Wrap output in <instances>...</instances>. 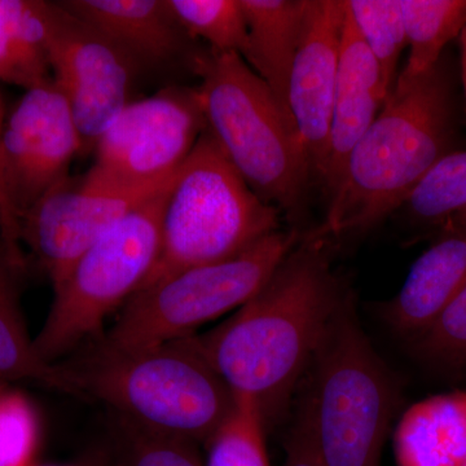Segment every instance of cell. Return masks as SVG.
I'll return each mask as SVG.
<instances>
[{
    "mask_svg": "<svg viewBox=\"0 0 466 466\" xmlns=\"http://www.w3.org/2000/svg\"><path fill=\"white\" fill-rule=\"evenodd\" d=\"M3 248L2 245H0V253H2Z\"/></svg>",
    "mask_w": 466,
    "mask_h": 466,
    "instance_id": "obj_32",
    "label": "cell"
},
{
    "mask_svg": "<svg viewBox=\"0 0 466 466\" xmlns=\"http://www.w3.org/2000/svg\"><path fill=\"white\" fill-rule=\"evenodd\" d=\"M173 177L139 186L116 179L92 165L85 174L69 175L52 187L20 218L21 241L41 263L52 289L63 283L85 250Z\"/></svg>",
    "mask_w": 466,
    "mask_h": 466,
    "instance_id": "obj_9",
    "label": "cell"
},
{
    "mask_svg": "<svg viewBox=\"0 0 466 466\" xmlns=\"http://www.w3.org/2000/svg\"><path fill=\"white\" fill-rule=\"evenodd\" d=\"M464 466H466V462H465Z\"/></svg>",
    "mask_w": 466,
    "mask_h": 466,
    "instance_id": "obj_33",
    "label": "cell"
},
{
    "mask_svg": "<svg viewBox=\"0 0 466 466\" xmlns=\"http://www.w3.org/2000/svg\"><path fill=\"white\" fill-rule=\"evenodd\" d=\"M38 422L23 394L0 388V466H30Z\"/></svg>",
    "mask_w": 466,
    "mask_h": 466,
    "instance_id": "obj_26",
    "label": "cell"
},
{
    "mask_svg": "<svg viewBox=\"0 0 466 466\" xmlns=\"http://www.w3.org/2000/svg\"><path fill=\"white\" fill-rule=\"evenodd\" d=\"M415 349L426 360L447 368H466V287L433 323L416 337Z\"/></svg>",
    "mask_w": 466,
    "mask_h": 466,
    "instance_id": "obj_25",
    "label": "cell"
},
{
    "mask_svg": "<svg viewBox=\"0 0 466 466\" xmlns=\"http://www.w3.org/2000/svg\"><path fill=\"white\" fill-rule=\"evenodd\" d=\"M407 63L394 87H404L433 69L443 50L466 25V0H400Z\"/></svg>",
    "mask_w": 466,
    "mask_h": 466,
    "instance_id": "obj_20",
    "label": "cell"
},
{
    "mask_svg": "<svg viewBox=\"0 0 466 466\" xmlns=\"http://www.w3.org/2000/svg\"><path fill=\"white\" fill-rule=\"evenodd\" d=\"M205 131L198 87H167L125 106L95 147L94 167L128 184L167 182Z\"/></svg>",
    "mask_w": 466,
    "mask_h": 466,
    "instance_id": "obj_10",
    "label": "cell"
},
{
    "mask_svg": "<svg viewBox=\"0 0 466 466\" xmlns=\"http://www.w3.org/2000/svg\"><path fill=\"white\" fill-rule=\"evenodd\" d=\"M173 179L95 241L54 288L50 312L33 339L43 360L56 364L58 358L99 337L106 318L146 283L158 259L162 210Z\"/></svg>",
    "mask_w": 466,
    "mask_h": 466,
    "instance_id": "obj_8",
    "label": "cell"
},
{
    "mask_svg": "<svg viewBox=\"0 0 466 466\" xmlns=\"http://www.w3.org/2000/svg\"><path fill=\"white\" fill-rule=\"evenodd\" d=\"M127 426L134 441L130 466H202L191 441L162 437Z\"/></svg>",
    "mask_w": 466,
    "mask_h": 466,
    "instance_id": "obj_27",
    "label": "cell"
},
{
    "mask_svg": "<svg viewBox=\"0 0 466 466\" xmlns=\"http://www.w3.org/2000/svg\"><path fill=\"white\" fill-rule=\"evenodd\" d=\"M352 23L372 52L390 95L398 78V64L407 46L400 0H345ZM389 97V96H388Z\"/></svg>",
    "mask_w": 466,
    "mask_h": 466,
    "instance_id": "obj_23",
    "label": "cell"
},
{
    "mask_svg": "<svg viewBox=\"0 0 466 466\" xmlns=\"http://www.w3.org/2000/svg\"><path fill=\"white\" fill-rule=\"evenodd\" d=\"M47 56L51 79L69 104L82 155L95 150L101 135L131 103L137 66L106 36L47 2Z\"/></svg>",
    "mask_w": 466,
    "mask_h": 466,
    "instance_id": "obj_11",
    "label": "cell"
},
{
    "mask_svg": "<svg viewBox=\"0 0 466 466\" xmlns=\"http://www.w3.org/2000/svg\"><path fill=\"white\" fill-rule=\"evenodd\" d=\"M5 119V106H3L2 96H0V137H2ZM0 245H2L5 257L12 267L20 271L25 265L23 241H21L20 219H18L16 211L12 208L7 192H5V179H3L2 150H0Z\"/></svg>",
    "mask_w": 466,
    "mask_h": 466,
    "instance_id": "obj_28",
    "label": "cell"
},
{
    "mask_svg": "<svg viewBox=\"0 0 466 466\" xmlns=\"http://www.w3.org/2000/svg\"><path fill=\"white\" fill-rule=\"evenodd\" d=\"M0 150L5 192L20 219L69 177L73 161L82 155L69 104L52 79L25 90L5 116Z\"/></svg>",
    "mask_w": 466,
    "mask_h": 466,
    "instance_id": "obj_12",
    "label": "cell"
},
{
    "mask_svg": "<svg viewBox=\"0 0 466 466\" xmlns=\"http://www.w3.org/2000/svg\"><path fill=\"white\" fill-rule=\"evenodd\" d=\"M453 133L452 76L441 56L412 84L392 88L349 156L323 225L309 235L327 241L372 229L403 207L422 177L451 153Z\"/></svg>",
    "mask_w": 466,
    "mask_h": 466,
    "instance_id": "obj_2",
    "label": "cell"
},
{
    "mask_svg": "<svg viewBox=\"0 0 466 466\" xmlns=\"http://www.w3.org/2000/svg\"><path fill=\"white\" fill-rule=\"evenodd\" d=\"M248 26L244 60L274 95L288 124L291 70L302 36L306 0H240Z\"/></svg>",
    "mask_w": 466,
    "mask_h": 466,
    "instance_id": "obj_17",
    "label": "cell"
},
{
    "mask_svg": "<svg viewBox=\"0 0 466 466\" xmlns=\"http://www.w3.org/2000/svg\"><path fill=\"white\" fill-rule=\"evenodd\" d=\"M447 226L458 227V228L465 229L466 231V208H461L455 216L451 218Z\"/></svg>",
    "mask_w": 466,
    "mask_h": 466,
    "instance_id": "obj_31",
    "label": "cell"
},
{
    "mask_svg": "<svg viewBox=\"0 0 466 466\" xmlns=\"http://www.w3.org/2000/svg\"><path fill=\"white\" fill-rule=\"evenodd\" d=\"M235 397L231 415L208 441L207 466H271L258 404L248 395Z\"/></svg>",
    "mask_w": 466,
    "mask_h": 466,
    "instance_id": "obj_24",
    "label": "cell"
},
{
    "mask_svg": "<svg viewBox=\"0 0 466 466\" xmlns=\"http://www.w3.org/2000/svg\"><path fill=\"white\" fill-rule=\"evenodd\" d=\"M412 223L446 227L466 208V150L441 158L408 196L403 207Z\"/></svg>",
    "mask_w": 466,
    "mask_h": 466,
    "instance_id": "obj_21",
    "label": "cell"
},
{
    "mask_svg": "<svg viewBox=\"0 0 466 466\" xmlns=\"http://www.w3.org/2000/svg\"><path fill=\"white\" fill-rule=\"evenodd\" d=\"M50 79L47 2L0 0V81L29 90Z\"/></svg>",
    "mask_w": 466,
    "mask_h": 466,
    "instance_id": "obj_19",
    "label": "cell"
},
{
    "mask_svg": "<svg viewBox=\"0 0 466 466\" xmlns=\"http://www.w3.org/2000/svg\"><path fill=\"white\" fill-rule=\"evenodd\" d=\"M299 240V229H279L232 258L183 269L144 287L95 346L121 354L195 336L201 325L248 302Z\"/></svg>",
    "mask_w": 466,
    "mask_h": 466,
    "instance_id": "obj_7",
    "label": "cell"
},
{
    "mask_svg": "<svg viewBox=\"0 0 466 466\" xmlns=\"http://www.w3.org/2000/svg\"><path fill=\"white\" fill-rule=\"evenodd\" d=\"M189 69L200 79L208 133L251 191L297 229L308 214L311 168L268 86L238 54L201 48Z\"/></svg>",
    "mask_w": 466,
    "mask_h": 466,
    "instance_id": "obj_4",
    "label": "cell"
},
{
    "mask_svg": "<svg viewBox=\"0 0 466 466\" xmlns=\"http://www.w3.org/2000/svg\"><path fill=\"white\" fill-rule=\"evenodd\" d=\"M325 240L306 235L231 318L196 336L235 394L253 398L266 429L280 421L348 288Z\"/></svg>",
    "mask_w": 466,
    "mask_h": 466,
    "instance_id": "obj_1",
    "label": "cell"
},
{
    "mask_svg": "<svg viewBox=\"0 0 466 466\" xmlns=\"http://www.w3.org/2000/svg\"><path fill=\"white\" fill-rule=\"evenodd\" d=\"M171 11L195 42L219 54L248 52V26L240 0H167Z\"/></svg>",
    "mask_w": 466,
    "mask_h": 466,
    "instance_id": "obj_22",
    "label": "cell"
},
{
    "mask_svg": "<svg viewBox=\"0 0 466 466\" xmlns=\"http://www.w3.org/2000/svg\"><path fill=\"white\" fill-rule=\"evenodd\" d=\"M280 218L205 131L168 188L158 259L140 289L183 269L238 256L281 229Z\"/></svg>",
    "mask_w": 466,
    "mask_h": 466,
    "instance_id": "obj_6",
    "label": "cell"
},
{
    "mask_svg": "<svg viewBox=\"0 0 466 466\" xmlns=\"http://www.w3.org/2000/svg\"><path fill=\"white\" fill-rule=\"evenodd\" d=\"M285 452L287 455L284 466H323L315 452L308 416L300 404L289 438L285 444Z\"/></svg>",
    "mask_w": 466,
    "mask_h": 466,
    "instance_id": "obj_29",
    "label": "cell"
},
{
    "mask_svg": "<svg viewBox=\"0 0 466 466\" xmlns=\"http://www.w3.org/2000/svg\"><path fill=\"white\" fill-rule=\"evenodd\" d=\"M86 397L115 408L126 424L162 437L210 441L231 415L235 392L196 336L135 352L92 348L64 364Z\"/></svg>",
    "mask_w": 466,
    "mask_h": 466,
    "instance_id": "obj_3",
    "label": "cell"
},
{
    "mask_svg": "<svg viewBox=\"0 0 466 466\" xmlns=\"http://www.w3.org/2000/svg\"><path fill=\"white\" fill-rule=\"evenodd\" d=\"M444 228L410 267L400 293L382 308L386 323L410 339L424 332L466 287V231Z\"/></svg>",
    "mask_w": 466,
    "mask_h": 466,
    "instance_id": "obj_16",
    "label": "cell"
},
{
    "mask_svg": "<svg viewBox=\"0 0 466 466\" xmlns=\"http://www.w3.org/2000/svg\"><path fill=\"white\" fill-rule=\"evenodd\" d=\"M388 96L379 64L346 8L334 92L329 156L323 182L328 196L339 186L349 156L376 121Z\"/></svg>",
    "mask_w": 466,
    "mask_h": 466,
    "instance_id": "obj_15",
    "label": "cell"
},
{
    "mask_svg": "<svg viewBox=\"0 0 466 466\" xmlns=\"http://www.w3.org/2000/svg\"><path fill=\"white\" fill-rule=\"evenodd\" d=\"M67 12L106 36L137 67L184 61L200 52L180 25L167 0H63Z\"/></svg>",
    "mask_w": 466,
    "mask_h": 466,
    "instance_id": "obj_14",
    "label": "cell"
},
{
    "mask_svg": "<svg viewBox=\"0 0 466 466\" xmlns=\"http://www.w3.org/2000/svg\"><path fill=\"white\" fill-rule=\"evenodd\" d=\"M345 17V0H306L302 36L290 76L291 116L312 177L321 186L329 156Z\"/></svg>",
    "mask_w": 466,
    "mask_h": 466,
    "instance_id": "obj_13",
    "label": "cell"
},
{
    "mask_svg": "<svg viewBox=\"0 0 466 466\" xmlns=\"http://www.w3.org/2000/svg\"><path fill=\"white\" fill-rule=\"evenodd\" d=\"M398 466H464L466 391L413 404L395 431Z\"/></svg>",
    "mask_w": 466,
    "mask_h": 466,
    "instance_id": "obj_18",
    "label": "cell"
},
{
    "mask_svg": "<svg viewBox=\"0 0 466 466\" xmlns=\"http://www.w3.org/2000/svg\"><path fill=\"white\" fill-rule=\"evenodd\" d=\"M460 42H461V76L462 86H464L465 103H466V25L460 33Z\"/></svg>",
    "mask_w": 466,
    "mask_h": 466,
    "instance_id": "obj_30",
    "label": "cell"
},
{
    "mask_svg": "<svg viewBox=\"0 0 466 466\" xmlns=\"http://www.w3.org/2000/svg\"><path fill=\"white\" fill-rule=\"evenodd\" d=\"M305 377L300 406L320 464L380 466L395 386L359 323L351 291L328 321Z\"/></svg>",
    "mask_w": 466,
    "mask_h": 466,
    "instance_id": "obj_5",
    "label": "cell"
}]
</instances>
